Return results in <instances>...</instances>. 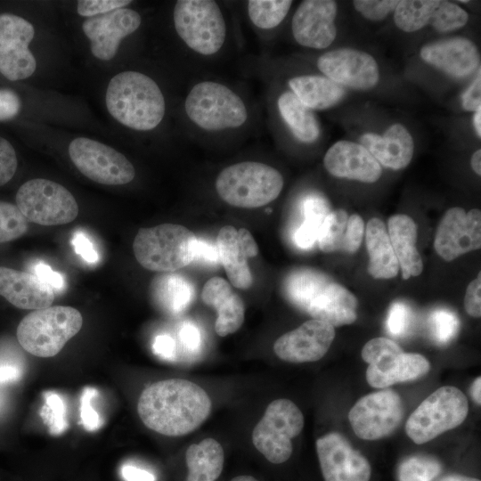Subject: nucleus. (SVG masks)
I'll list each match as a JSON object with an SVG mask.
<instances>
[{
  "label": "nucleus",
  "mask_w": 481,
  "mask_h": 481,
  "mask_svg": "<svg viewBox=\"0 0 481 481\" xmlns=\"http://www.w3.org/2000/svg\"><path fill=\"white\" fill-rule=\"evenodd\" d=\"M364 233L370 275L374 279L395 277L399 272V264L384 222L378 217L371 218Z\"/></svg>",
  "instance_id": "c756f323"
},
{
  "label": "nucleus",
  "mask_w": 481,
  "mask_h": 481,
  "mask_svg": "<svg viewBox=\"0 0 481 481\" xmlns=\"http://www.w3.org/2000/svg\"><path fill=\"white\" fill-rule=\"evenodd\" d=\"M278 108L296 138L304 143H313L318 139L321 129L313 110L292 92H285L279 97Z\"/></svg>",
  "instance_id": "473e14b6"
},
{
  "label": "nucleus",
  "mask_w": 481,
  "mask_h": 481,
  "mask_svg": "<svg viewBox=\"0 0 481 481\" xmlns=\"http://www.w3.org/2000/svg\"><path fill=\"white\" fill-rule=\"evenodd\" d=\"M481 247V212L477 208L468 212L455 207L441 218L436 231L434 248L445 261H452Z\"/></svg>",
  "instance_id": "2eb2a0df"
},
{
  "label": "nucleus",
  "mask_w": 481,
  "mask_h": 481,
  "mask_svg": "<svg viewBox=\"0 0 481 481\" xmlns=\"http://www.w3.org/2000/svg\"><path fill=\"white\" fill-rule=\"evenodd\" d=\"M337 4L331 0H306L295 12L291 29L296 41L306 47L323 49L337 36Z\"/></svg>",
  "instance_id": "412c9836"
},
{
  "label": "nucleus",
  "mask_w": 481,
  "mask_h": 481,
  "mask_svg": "<svg viewBox=\"0 0 481 481\" xmlns=\"http://www.w3.org/2000/svg\"><path fill=\"white\" fill-rule=\"evenodd\" d=\"M292 93L311 110H325L338 104L345 96L342 86L322 76L306 75L291 78Z\"/></svg>",
  "instance_id": "7c9ffc66"
},
{
  "label": "nucleus",
  "mask_w": 481,
  "mask_h": 481,
  "mask_svg": "<svg viewBox=\"0 0 481 481\" xmlns=\"http://www.w3.org/2000/svg\"><path fill=\"white\" fill-rule=\"evenodd\" d=\"M283 187L275 168L260 162L244 161L225 167L217 176L216 189L229 205L259 208L274 200Z\"/></svg>",
  "instance_id": "20e7f679"
},
{
  "label": "nucleus",
  "mask_w": 481,
  "mask_h": 481,
  "mask_svg": "<svg viewBox=\"0 0 481 481\" xmlns=\"http://www.w3.org/2000/svg\"><path fill=\"white\" fill-rule=\"evenodd\" d=\"M431 329L436 341L449 342L456 334L459 321L455 314L449 310H436L431 315Z\"/></svg>",
  "instance_id": "79ce46f5"
},
{
  "label": "nucleus",
  "mask_w": 481,
  "mask_h": 481,
  "mask_svg": "<svg viewBox=\"0 0 481 481\" xmlns=\"http://www.w3.org/2000/svg\"><path fill=\"white\" fill-rule=\"evenodd\" d=\"M471 167L474 172L480 175H481V150L476 151L470 159Z\"/></svg>",
  "instance_id": "e2e57ef3"
},
{
  "label": "nucleus",
  "mask_w": 481,
  "mask_h": 481,
  "mask_svg": "<svg viewBox=\"0 0 481 481\" xmlns=\"http://www.w3.org/2000/svg\"><path fill=\"white\" fill-rule=\"evenodd\" d=\"M480 391H481V378L478 377L474 380L471 386V389H470L472 398L477 404H481V395H480L481 392Z\"/></svg>",
  "instance_id": "680f3d73"
},
{
  "label": "nucleus",
  "mask_w": 481,
  "mask_h": 481,
  "mask_svg": "<svg viewBox=\"0 0 481 481\" xmlns=\"http://www.w3.org/2000/svg\"><path fill=\"white\" fill-rule=\"evenodd\" d=\"M330 283L328 277L311 268L291 272L284 281V291L289 300L306 311L311 301Z\"/></svg>",
  "instance_id": "72a5a7b5"
},
{
  "label": "nucleus",
  "mask_w": 481,
  "mask_h": 481,
  "mask_svg": "<svg viewBox=\"0 0 481 481\" xmlns=\"http://www.w3.org/2000/svg\"><path fill=\"white\" fill-rule=\"evenodd\" d=\"M334 338V327L311 319L278 338L273 344V351L286 362H315L325 355Z\"/></svg>",
  "instance_id": "aec40b11"
},
{
  "label": "nucleus",
  "mask_w": 481,
  "mask_h": 481,
  "mask_svg": "<svg viewBox=\"0 0 481 481\" xmlns=\"http://www.w3.org/2000/svg\"><path fill=\"white\" fill-rule=\"evenodd\" d=\"M212 403L194 382L169 379L155 382L141 394L137 411L150 429L168 436H181L197 429L208 417Z\"/></svg>",
  "instance_id": "f257e3e1"
},
{
  "label": "nucleus",
  "mask_w": 481,
  "mask_h": 481,
  "mask_svg": "<svg viewBox=\"0 0 481 481\" xmlns=\"http://www.w3.org/2000/svg\"><path fill=\"white\" fill-rule=\"evenodd\" d=\"M481 275L471 281L465 292L464 307L466 312L475 318H479L481 315Z\"/></svg>",
  "instance_id": "8fccbe9b"
},
{
  "label": "nucleus",
  "mask_w": 481,
  "mask_h": 481,
  "mask_svg": "<svg viewBox=\"0 0 481 481\" xmlns=\"http://www.w3.org/2000/svg\"><path fill=\"white\" fill-rule=\"evenodd\" d=\"M106 106L122 125L140 131L155 128L165 114V100L156 82L136 71H124L109 82Z\"/></svg>",
  "instance_id": "f03ea898"
},
{
  "label": "nucleus",
  "mask_w": 481,
  "mask_h": 481,
  "mask_svg": "<svg viewBox=\"0 0 481 481\" xmlns=\"http://www.w3.org/2000/svg\"><path fill=\"white\" fill-rule=\"evenodd\" d=\"M196 240L183 225L162 224L141 228L135 237L133 250L137 262L145 269L171 273L192 262Z\"/></svg>",
  "instance_id": "39448f33"
},
{
  "label": "nucleus",
  "mask_w": 481,
  "mask_h": 481,
  "mask_svg": "<svg viewBox=\"0 0 481 481\" xmlns=\"http://www.w3.org/2000/svg\"><path fill=\"white\" fill-rule=\"evenodd\" d=\"M16 203L28 221L41 225H60L72 222L78 205L61 184L43 178L27 181L18 190Z\"/></svg>",
  "instance_id": "9b49d317"
},
{
  "label": "nucleus",
  "mask_w": 481,
  "mask_h": 481,
  "mask_svg": "<svg viewBox=\"0 0 481 481\" xmlns=\"http://www.w3.org/2000/svg\"><path fill=\"white\" fill-rule=\"evenodd\" d=\"M17 165L18 160L14 148L6 139L0 137V186L12 178Z\"/></svg>",
  "instance_id": "09e8293b"
},
{
  "label": "nucleus",
  "mask_w": 481,
  "mask_h": 481,
  "mask_svg": "<svg viewBox=\"0 0 481 481\" xmlns=\"http://www.w3.org/2000/svg\"><path fill=\"white\" fill-rule=\"evenodd\" d=\"M216 247L219 261L232 285L241 289L250 288L253 277L248 259L258 253L252 234L245 228L237 230L232 225H224L218 232Z\"/></svg>",
  "instance_id": "4be33fe9"
},
{
  "label": "nucleus",
  "mask_w": 481,
  "mask_h": 481,
  "mask_svg": "<svg viewBox=\"0 0 481 481\" xmlns=\"http://www.w3.org/2000/svg\"><path fill=\"white\" fill-rule=\"evenodd\" d=\"M303 428L304 416L299 408L289 399H275L255 426L252 442L267 461L283 463L292 453V438L298 436Z\"/></svg>",
  "instance_id": "9d476101"
},
{
  "label": "nucleus",
  "mask_w": 481,
  "mask_h": 481,
  "mask_svg": "<svg viewBox=\"0 0 481 481\" xmlns=\"http://www.w3.org/2000/svg\"><path fill=\"white\" fill-rule=\"evenodd\" d=\"M420 57L427 63L459 78L471 75L480 61L476 45L461 37L430 42L420 49Z\"/></svg>",
  "instance_id": "b1692460"
},
{
  "label": "nucleus",
  "mask_w": 481,
  "mask_h": 481,
  "mask_svg": "<svg viewBox=\"0 0 481 481\" xmlns=\"http://www.w3.org/2000/svg\"><path fill=\"white\" fill-rule=\"evenodd\" d=\"M360 142L379 165L393 170L406 167L413 156V139L401 124L390 126L383 135L365 133L361 136Z\"/></svg>",
  "instance_id": "a878e982"
},
{
  "label": "nucleus",
  "mask_w": 481,
  "mask_h": 481,
  "mask_svg": "<svg viewBox=\"0 0 481 481\" xmlns=\"http://www.w3.org/2000/svg\"><path fill=\"white\" fill-rule=\"evenodd\" d=\"M130 3L128 0H80L77 11L79 15L90 18L124 8Z\"/></svg>",
  "instance_id": "49530a36"
},
{
  "label": "nucleus",
  "mask_w": 481,
  "mask_h": 481,
  "mask_svg": "<svg viewBox=\"0 0 481 481\" xmlns=\"http://www.w3.org/2000/svg\"><path fill=\"white\" fill-rule=\"evenodd\" d=\"M387 229L402 278L407 280L420 275L423 263L416 248L418 227L414 220L407 215L396 214L388 219Z\"/></svg>",
  "instance_id": "c85d7f7f"
},
{
  "label": "nucleus",
  "mask_w": 481,
  "mask_h": 481,
  "mask_svg": "<svg viewBox=\"0 0 481 481\" xmlns=\"http://www.w3.org/2000/svg\"><path fill=\"white\" fill-rule=\"evenodd\" d=\"M469 413V402L459 388L444 386L424 399L405 424L407 436L417 444L431 441L461 425Z\"/></svg>",
  "instance_id": "423d86ee"
},
{
  "label": "nucleus",
  "mask_w": 481,
  "mask_h": 481,
  "mask_svg": "<svg viewBox=\"0 0 481 481\" xmlns=\"http://www.w3.org/2000/svg\"><path fill=\"white\" fill-rule=\"evenodd\" d=\"M35 34L33 25L12 13L0 14V73L11 81L22 80L36 70V59L29 49Z\"/></svg>",
  "instance_id": "4468645a"
},
{
  "label": "nucleus",
  "mask_w": 481,
  "mask_h": 481,
  "mask_svg": "<svg viewBox=\"0 0 481 481\" xmlns=\"http://www.w3.org/2000/svg\"><path fill=\"white\" fill-rule=\"evenodd\" d=\"M441 470L433 458L415 456L405 460L399 468V481H431Z\"/></svg>",
  "instance_id": "ea45409f"
},
{
  "label": "nucleus",
  "mask_w": 481,
  "mask_h": 481,
  "mask_svg": "<svg viewBox=\"0 0 481 481\" xmlns=\"http://www.w3.org/2000/svg\"><path fill=\"white\" fill-rule=\"evenodd\" d=\"M291 4L289 0H249L248 12L257 27L273 29L283 20Z\"/></svg>",
  "instance_id": "e433bc0d"
},
{
  "label": "nucleus",
  "mask_w": 481,
  "mask_h": 481,
  "mask_svg": "<svg viewBox=\"0 0 481 481\" xmlns=\"http://www.w3.org/2000/svg\"><path fill=\"white\" fill-rule=\"evenodd\" d=\"M468 12L458 4L444 0H403L394 12L397 28L405 32L417 31L431 25L440 32L465 26Z\"/></svg>",
  "instance_id": "dca6fc26"
},
{
  "label": "nucleus",
  "mask_w": 481,
  "mask_h": 481,
  "mask_svg": "<svg viewBox=\"0 0 481 481\" xmlns=\"http://www.w3.org/2000/svg\"><path fill=\"white\" fill-rule=\"evenodd\" d=\"M83 317L71 306H54L28 314L17 327V339L29 354L38 357L56 355L81 330Z\"/></svg>",
  "instance_id": "7ed1b4c3"
},
{
  "label": "nucleus",
  "mask_w": 481,
  "mask_h": 481,
  "mask_svg": "<svg viewBox=\"0 0 481 481\" xmlns=\"http://www.w3.org/2000/svg\"><path fill=\"white\" fill-rule=\"evenodd\" d=\"M140 24L139 13L124 7L87 18L82 23V29L90 40L94 56L110 61L116 55L121 40L134 33Z\"/></svg>",
  "instance_id": "6ab92c4d"
},
{
  "label": "nucleus",
  "mask_w": 481,
  "mask_h": 481,
  "mask_svg": "<svg viewBox=\"0 0 481 481\" xmlns=\"http://www.w3.org/2000/svg\"><path fill=\"white\" fill-rule=\"evenodd\" d=\"M231 481H258L251 476H238L233 477Z\"/></svg>",
  "instance_id": "338daca9"
},
{
  "label": "nucleus",
  "mask_w": 481,
  "mask_h": 481,
  "mask_svg": "<svg viewBox=\"0 0 481 481\" xmlns=\"http://www.w3.org/2000/svg\"><path fill=\"white\" fill-rule=\"evenodd\" d=\"M315 445L324 481H370L368 460L340 434L329 433Z\"/></svg>",
  "instance_id": "f3484780"
},
{
  "label": "nucleus",
  "mask_w": 481,
  "mask_h": 481,
  "mask_svg": "<svg viewBox=\"0 0 481 481\" xmlns=\"http://www.w3.org/2000/svg\"><path fill=\"white\" fill-rule=\"evenodd\" d=\"M174 23L178 36L200 54L216 53L224 42L225 22L215 1H177L174 9Z\"/></svg>",
  "instance_id": "1a4fd4ad"
},
{
  "label": "nucleus",
  "mask_w": 481,
  "mask_h": 481,
  "mask_svg": "<svg viewBox=\"0 0 481 481\" xmlns=\"http://www.w3.org/2000/svg\"><path fill=\"white\" fill-rule=\"evenodd\" d=\"M348 214L344 209L330 210L324 219L317 239L322 252L341 251Z\"/></svg>",
  "instance_id": "4c0bfd02"
},
{
  "label": "nucleus",
  "mask_w": 481,
  "mask_h": 481,
  "mask_svg": "<svg viewBox=\"0 0 481 481\" xmlns=\"http://www.w3.org/2000/svg\"><path fill=\"white\" fill-rule=\"evenodd\" d=\"M462 107L467 111H476L481 107V75L480 69L474 82L462 94Z\"/></svg>",
  "instance_id": "864d4df0"
},
{
  "label": "nucleus",
  "mask_w": 481,
  "mask_h": 481,
  "mask_svg": "<svg viewBox=\"0 0 481 481\" xmlns=\"http://www.w3.org/2000/svg\"><path fill=\"white\" fill-rule=\"evenodd\" d=\"M358 301L344 286L330 282L309 304L306 312L313 319L332 327L351 324L357 319Z\"/></svg>",
  "instance_id": "cd10ccee"
},
{
  "label": "nucleus",
  "mask_w": 481,
  "mask_h": 481,
  "mask_svg": "<svg viewBox=\"0 0 481 481\" xmlns=\"http://www.w3.org/2000/svg\"><path fill=\"white\" fill-rule=\"evenodd\" d=\"M0 296L27 310L46 308L54 300L53 289L37 276L4 266H0Z\"/></svg>",
  "instance_id": "393cba45"
},
{
  "label": "nucleus",
  "mask_w": 481,
  "mask_h": 481,
  "mask_svg": "<svg viewBox=\"0 0 481 481\" xmlns=\"http://www.w3.org/2000/svg\"><path fill=\"white\" fill-rule=\"evenodd\" d=\"M179 338L188 351H197L200 344L199 329L192 323H184L179 330Z\"/></svg>",
  "instance_id": "4d7b16f0"
},
{
  "label": "nucleus",
  "mask_w": 481,
  "mask_h": 481,
  "mask_svg": "<svg viewBox=\"0 0 481 481\" xmlns=\"http://www.w3.org/2000/svg\"><path fill=\"white\" fill-rule=\"evenodd\" d=\"M206 262L208 264H218L219 254L216 245H213L206 240L197 239L193 248L192 261Z\"/></svg>",
  "instance_id": "5fc2aeb1"
},
{
  "label": "nucleus",
  "mask_w": 481,
  "mask_h": 481,
  "mask_svg": "<svg viewBox=\"0 0 481 481\" xmlns=\"http://www.w3.org/2000/svg\"><path fill=\"white\" fill-rule=\"evenodd\" d=\"M362 358L369 363L366 380L375 388L418 379L430 368L422 355L404 353L395 341L383 337L369 340L362 349Z\"/></svg>",
  "instance_id": "0eeeda50"
},
{
  "label": "nucleus",
  "mask_w": 481,
  "mask_h": 481,
  "mask_svg": "<svg viewBox=\"0 0 481 481\" xmlns=\"http://www.w3.org/2000/svg\"><path fill=\"white\" fill-rule=\"evenodd\" d=\"M45 406L41 416L52 435H60L68 428L66 405L63 399L54 392L45 394Z\"/></svg>",
  "instance_id": "a19ab883"
},
{
  "label": "nucleus",
  "mask_w": 481,
  "mask_h": 481,
  "mask_svg": "<svg viewBox=\"0 0 481 481\" xmlns=\"http://www.w3.org/2000/svg\"><path fill=\"white\" fill-rule=\"evenodd\" d=\"M319 69L335 83L356 90L374 87L379 79V66L369 53L352 48H338L321 55Z\"/></svg>",
  "instance_id": "a211bd4d"
},
{
  "label": "nucleus",
  "mask_w": 481,
  "mask_h": 481,
  "mask_svg": "<svg viewBox=\"0 0 481 481\" xmlns=\"http://www.w3.org/2000/svg\"><path fill=\"white\" fill-rule=\"evenodd\" d=\"M439 481H480V480L475 477H467V476H463L460 474H452V475H447L444 477Z\"/></svg>",
  "instance_id": "0e129e2a"
},
{
  "label": "nucleus",
  "mask_w": 481,
  "mask_h": 481,
  "mask_svg": "<svg viewBox=\"0 0 481 481\" xmlns=\"http://www.w3.org/2000/svg\"><path fill=\"white\" fill-rule=\"evenodd\" d=\"M201 298L216 311L215 330L217 335L225 337L241 327L245 319L244 303L224 279L210 278L203 287Z\"/></svg>",
  "instance_id": "bb28decb"
},
{
  "label": "nucleus",
  "mask_w": 481,
  "mask_h": 481,
  "mask_svg": "<svg viewBox=\"0 0 481 481\" xmlns=\"http://www.w3.org/2000/svg\"><path fill=\"white\" fill-rule=\"evenodd\" d=\"M323 164L333 176L363 183H374L382 174L381 166L366 148L346 140L330 146L324 156Z\"/></svg>",
  "instance_id": "5701e85b"
},
{
  "label": "nucleus",
  "mask_w": 481,
  "mask_h": 481,
  "mask_svg": "<svg viewBox=\"0 0 481 481\" xmlns=\"http://www.w3.org/2000/svg\"><path fill=\"white\" fill-rule=\"evenodd\" d=\"M28 229V220L17 205L0 200V243L21 237Z\"/></svg>",
  "instance_id": "58836bf2"
},
{
  "label": "nucleus",
  "mask_w": 481,
  "mask_h": 481,
  "mask_svg": "<svg viewBox=\"0 0 481 481\" xmlns=\"http://www.w3.org/2000/svg\"><path fill=\"white\" fill-rule=\"evenodd\" d=\"M21 376V371L14 364L0 363V384L17 381Z\"/></svg>",
  "instance_id": "052dcab7"
},
{
  "label": "nucleus",
  "mask_w": 481,
  "mask_h": 481,
  "mask_svg": "<svg viewBox=\"0 0 481 481\" xmlns=\"http://www.w3.org/2000/svg\"><path fill=\"white\" fill-rule=\"evenodd\" d=\"M411 311L401 302L394 303L387 314V328L391 335L403 336L410 327Z\"/></svg>",
  "instance_id": "a18cd8bd"
},
{
  "label": "nucleus",
  "mask_w": 481,
  "mask_h": 481,
  "mask_svg": "<svg viewBox=\"0 0 481 481\" xmlns=\"http://www.w3.org/2000/svg\"><path fill=\"white\" fill-rule=\"evenodd\" d=\"M96 395V389L87 387L84 388L80 398L81 422L87 431H94L102 425L98 412L92 406V401Z\"/></svg>",
  "instance_id": "de8ad7c7"
},
{
  "label": "nucleus",
  "mask_w": 481,
  "mask_h": 481,
  "mask_svg": "<svg viewBox=\"0 0 481 481\" xmlns=\"http://www.w3.org/2000/svg\"><path fill=\"white\" fill-rule=\"evenodd\" d=\"M481 107L475 111L473 122L478 137L481 136Z\"/></svg>",
  "instance_id": "69168bd1"
},
{
  "label": "nucleus",
  "mask_w": 481,
  "mask_h": 481,
  "mask_svg": "<svg viewBox=\"0 0 481 481\" xmlns=\"http://www.w3.org/2000/svg\"><path fill=\"white\" fill-rule=\"evenodd\" d=\"M68 151L76 167L94 182L122 185L135 177L132 163L122 153L98 141L78 137L70 142Z\"/></svg>",
  "instance_id": "f8f14e48"
},
{
  "label": "nucleus",
  "mask_w": 481,
  "mask_h": 481,
  "mask_svg": "<svg viewBox=\"0 0 481 481\" xmlns=\"http://www.w3.org/2000/svg\"><path fill=\"white\" fill-rule=\"evenodd\" d=\"M363 235L364 223L363 218L357 214L349 216L341 251L347 254L355 253L362 244Z\"/></svg>",
  "instance_id": "c03bdc74"
},
{
  "label": "nucleus",
  "mask_w": 481,
  "mask_h": 481,
  "mask_svg": "<svg viewBox=\"0 0 481 481\" xmlns=\"http://www.w3.org/2000/svg\"><path fill=\"white\" fill-rule=\"evenodd\" d=\"M185 111L193 123L210 131L240 126L248 118L242 100L225 86L211 81L192 87Z\"/></svg>",
  "instance_id": "6e6552de"
},
{
  "label": "nucleus",
  "mask_w": 481,
  "mask_h": 481,
  "mask_svg": "<svg viewBox=\"0 0 481 481\" xmlns=\"http://www.w3.org/2000/svg\"><path fill=\"white\" fill-rule=\"evenodd\" d=\"M121 473L126 481H155L151 472L132 465H124Z\"/></svg>",
  "instance_id": "bf43d9fd"
},
{
  "label": "nucleus",
  "mask_w": 481,
  "mask_h": 481,
  "mask_svg": "<svg viewBox=\"0 0 481 481\" xmlns=\"http://www.w3.org/2000/svg\"><path fill=\"white\" fill-rule=\"evenodd\" d=\"M75 252L80 256L86 262L95 264L99 256L95 250L93 242L82 232H77L71 240Z\"/></svg>",
  "instance_id": "603ef678"
},
{
  "label": "nucleus",
  "mask_w": 481,
  "mask_h": 481,
  "mask_svg": "<svg viewBox=\"0 0 481 481\" xmlns=\"http://www.w3.org/2000/svg\"><path fill=\"white\" fill-rule=\"evenodd\" d=\"M303 222L297 228L293 239L300 249H309L317 241L322 224L330 212L327 200L316 194L307 195L301 202Z\"/></svg>",
  "instance_id": "f704fd0d"
},
{
  "label": "nucleus",
  "mask_w": 481,
  "mask_h": 481,
  "mask_svg": "<svg viewBox=\"0 0 481 481\" xmlns=\"http://www.w3.org/2000/svg\"><path fill=\"white\" fill-rule=\"evenodd\" d=\"M399 2L398 0H355L353 4L364 18L378 21L395 12Z\"/></svg>",
  "instance_id": "37998d69"
},
{
  "label": "nucleus",
  "mask_w": 481,
  "mask_h": 481,
  "mask_svg": "<svg viewBox=\"0 0 481 481\" xmlns=\"http://www.w3.org/2000/svg\"><path fill=\"white\" fill-rule=\"evenodd\" d=\"M19 95L10 89H0V121L15 118L20 110Z\"/></svg>",
  "instance_id": "3c124183"
},
{
  "label": "nucleus",
  "mask_w": 481,
  "mask_h": 481,
  "mask_svg": "<svg viewBox=\"0 0 481 481\" xmlns=\"http://www.w3.org/2000/svg\"><path fill=\"white\" fill-rule=\"evenodd\" d=\"M188 468L186 481H216L222 473L224 452L213 438L191 444L185 452Z\"/></svg>",
  "instance_id": "2f4dec72"
},
{
  "label": "nucleus",
  "mask_w": 481,
  "mask_h": 481,
  "mask_svg": "<svg viewBox=\"0 0 481 481\" xmlns=\"http://www.w3.org/2000/svg\"><path fill=\"white\" fill-rule=\"evenodd\" d=\"M152 285L156 299L170 313L182 312L192 301L193 288L189 281L178 274H162L154 281Z\"/></svg>",
  "instance_id": "c9c22d12"
},
{
  "label": "nucleus",
  "mask_w": 481,
  "mask_h": 481,
  "mask_svg": "<svg viewBox=\"0 0 481 481\" xmlns=\"http://www.w3.org/2000/svg\"><path fill=\"white\" fill-rule=\"evenodd\" d=\"M400 396L391 389L361 397L348 412L355 434L361 439L378 440L391 435L403 419Z\"/></svg>",
  "instance_id": "ddd939ff"
},
{
  "label": "nucleus",
  "mask_w": 481,
  "mask_h": 481,
  "mask_svg": "<svg viewBox=\"0 0 481 481\" xmlns=\"http://www.w3.org/2000/svg\"><path fill=\"white\" fill-rule=\"evenodd\" d=\"M154 353L166 360H171L175 355V342L168 335H159L155 338L153 346Z\"/></svg>",
  "instance_id": "13d9d810"
},
{
  "label": "nucleus",
  "mask_w": 481,
  "mask_h": 481,
  "mask_svg": "<svg viewBox=\"0 0 481 481\" xmlns=\"http://www.w3.org/2000/svg\"><path fill=\"white\" fill-rule=\"evenodd\" d=\"M36 276L41 281L48 284L53 290L57 291L63 289L64 280L61 274L52 270V268L42 262H39L35 266Z\"/></svg>",
  "instance_id": "6e6d98bb"
}]
</instances>
